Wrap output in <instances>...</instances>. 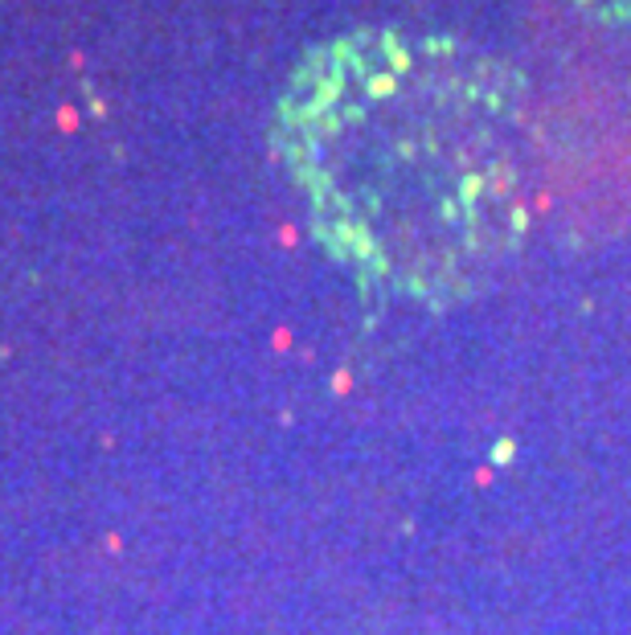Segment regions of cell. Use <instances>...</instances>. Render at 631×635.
I'll list each match as a JSON object with an SVG mask.
<instances>
[{"label":"cell","instance_id":"1","mask_svg":"<svg viewBox=\"0 0 631 635\" xmlns=\"http://www.w3.org/2000/svg\"><path fill=\"white\" fill-rule=\"evenodd\" d=\"M287 115L320 226L373 287L443 308L516 254L529 123L504 53L451 33H361L316 62Z\"/></svg>","mask_w":631,"mask_h":635},{"label":"cell","instance_id":"2","mask_svg":"<svg viewBox=\"0 0 631 635\" xmlns=\"http://www.w3.org/2000/svg\"><path fill=\"white\" fill-rule=\"evenodd\" d=\"M529 140L546 144L558 189L631 222V0H516Z\"/></svg>","mask_w":631,"mask_h":635}]
</instances>
